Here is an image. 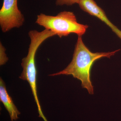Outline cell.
<instances>
[{
	"label": "cell",
	"instance_id": "cell-1",
	"mask_svg": "<svg viewBox=\"0 0 121 121\" xmlns=\"http://www.w3.org/2000/svg\"><path fill=\"white\" fill-rule=\"evenodd\" d=\"M119 50L111 52L93 53L84 44L82 36H78L71 62L62 71L50 76L72 75L74 78L81 81L82 87L86 89L89 94H94V87L91 79V70L93 64L101 58H110Z\"/></svg>",
	"mask_w": 121,
	"mask_h": 121
},
{
	"label": "cell",
	"instance_id": "cell-2",
	"mask_svg": "<svg viewBox=\"0 0 121 121\" xmlns=\"http://www.w3.org/2000/svg\"><path fill=\"white\" fill-rule=\"evenodd\" d=\"M55 35H56L53 32L46 29L40 32L35 30H30L29 32L30 43L27 55L22 60L21 65L23 71L19 77L20 78L27 81L29 83L37 105L39 117L42 118L44 121L47 120L42 111L37 95V72L35 57L37 50L43 43L47 39Z\"/></svg>",
	"mask_w": 121,
	"mask_h": 121
},
{
	"label": "cell",
	"instance_id": "cell-3",
	"mask_svg": "<svg viewBox=\"0 0 121 121\" xmlns=\"http://www.w3.org/2000/svg\"><path fill=\"white\" fill-rule=\"evenodd\" d=\"M36 23L53 32L60 38L71 33L82 36L88 28L86 25L78 23L73 13L69 11L60 12L56 16L40 13L37 16Z\"/></svg>",
	"mask_w": 121,
	"mask_h": 121
},
{
	"label": "cell",
	"instance_id": "cell-4",
	"mask_svg": "<svg viewBox=\"0 0 121 121\" xmlns=\"http://www.w3.org/2000/svg\"><path fill=\"white\" fill-rule=\"evenodd\" d=\"M24 22V15L18 9L17 0H4L0 10V26L2 32L19 28Z\"/></svg>",
	"mask_w": 121,
	"mask_h": 121
},
{
	"label": "cell",
	"instance_id": "cell-5",
	"mask_svg": "<svg viewBox=\"0 0 121 121\" xmlns=\"http://www.w3.org/2000/svg\"><path fill=\"white\" fill-rule=\"evenodd\" d=\"M81 9L104 22L121 39V31L108 20L104 11L94 0H81L78 4Z\"/></svg>",
	"mask_w": 121,
	"mask_h": 121
},
{
	"label": "cell",
	"instance_id": "cell-6",
	"mask_svg": "<svg viewBox=\"0 0 121 121\" xmlns=\"http://www.w3.org/2000/svg\"><path fill=\"white\" fill-rule=\"evenodd\" d=\"M0 100L9 112L11 121H16L19 117L20 112L13 103L11 97L6 89L4 82L0 79Z\"/></svg>",
	"mask_w": 121,
	"mask_h": 121
},
{
	"label": "cell",
	"instance_id": "cell-7",
	"mask_svg": "<svg viewBox=\"0 0 121 121\" xmlns=\"http://www.w3.org/2000/svg\"><path fill=\"white\" fill-rule=\"evenodd\" d=\"M5 48L1 43H0V64L1 66L5 64L8 60V58L7 57L5 53Z\"/></svg>",
	"mask_w": 121,
	"mask_h": 121
},
{
	"label": "cell",
	"instance_id": "cell-8",
	"mask_svg": "<svg viewBox=\"0 0 121 121\" xmlns=\"http://www.w3.org/2000/svg\"><path fill=\"white\" fill-rule=\"evenodd\" d=\"M81 0H55L57 5H71L75 4H79Z\"/></svg>",
	"mask_w": 121,
	"mask_h": 121
}]
</instances>
